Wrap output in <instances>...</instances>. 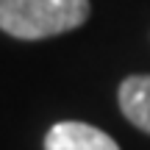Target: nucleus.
<instances>
[{
  "label": "nucleus",
  "mask_w": 150,
  "mask_h": 150,
  "mask_svg": "<svg viewBox=\"0 0 150 150\" xmlns=\"http://www.w3.org/2000/svg\"><path fill=\"white\" fill-rule=\"evenodd\" d=\"M89 20V0H0V31L36 42L75 31Z\"/></svg>",
  "instance_id": "1"
},
{
  "label": "nucleus",
  "mask_w": 150,
  "mask_h": 150,
  "mask_svg": "<svg viewBox=\"0 0 150 150\" xmlns=\"http://www.w3.org/2000/svg\"><path fill=\"white\" fill-rule=\"evenodd\" d=\"M45 150H120L106 131L86 122H56L45 136Z\"/></svg>",
  "instance_id": "2"
},
{
  "label": "nucleus",
  "mask_w": 150,
  "mask_h": 150,
  "mask_svg": "<svg viewBox=\"0 0 150 150\" xmlns=\"http://www.w3.org/2000/svg\"><path fill=\"white\" fill-rule=\"evenodd\" d=\"M120 108L125 120L150 134V75H128L120 83Z\"/></svg>",
  "instance_id": "3"
}]
</instances>
